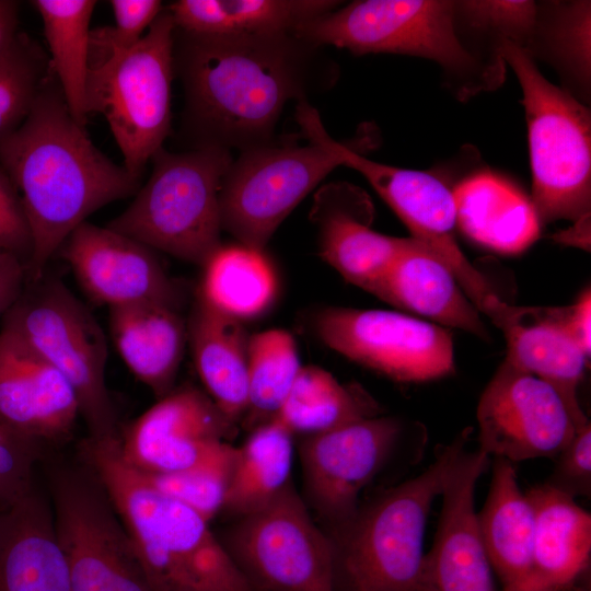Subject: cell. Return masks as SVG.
Returning a JSON list of instances; mask_svg holds the SVG:
<instances>
[{"label":"cell","instance_id":"6da1fadb","mask_svg":"<svg viewBox=\"0 0 591 591\" xmlns=\"http://www.w3.org/2000/svg\"><path fill=\"white\" fill-rule=\"evenodd\" d=\"M320 48L293 34L215 36L175 27L174 74L185 101L179 136L188 150L270 143L286 104L331 83L332 65Z\"/></svg>","mask_w":591,"mask_h":591},{"label":"cell","instance_id":"7a4b0ae2","mask_svg":"<svg viewBox=\"0 0 591 591\" xmlns=\"http://www.w3.org/2000/svg\"><path fill=\"white\" fill-rule=\"evenodd\" d=\"M0 167L21 193L31 231L27 283L46 274L51 257L90 215L141 185L93 144L51 70L26 119L0 140Z\"/></svg>","mask_w":591,"mask_h":591},{"label":"cell","instance_id":"3957f363","mask_svg":"<svg viewBox=\"0 0 591 591\" xmlns=\"http://www.w3.org/2000/svg\"><path fill=\"white\" fill-rule=\"evenodd\" d=\"M83 454L130 540L150 591H255L209 521L158 491L124 460L118 434L90 437Z\"/></svg>","mask_w":591,"mask_h":591},{"label":"cell","instance_id":"277c9868","mask_svg":"<svg viewBox=\"0 0 591 591\" xmlns=\"http://www.w3.org/2000/svg\"><path fill=\"white\" fill-rule=\"evenodd\" d=\"M468 439L465 429L440 445L422 473L359 507L329 535L338 591H436L424 548L427 519Z\"/></svg>","mask_w":591,"mask_h":591},{"label":"cell","instance_id":"5b68a950","mask_svg":"<svg viewBox=\"0 0 591 591\" xmlns=\"http://www.w3.org/2000/svg\"><path fill=\"white\" fill-rule=\"evenodd\" d=\"M456 1L359 0L300 24L293 35L356 55L396 54L438 63L464 97L500 84L503 66L482 60L464 38Z\"/></svg>","mask_w":591,"mask_h":591},{"label":"cell","instance_id":"8992f818","mask_svg":"<svg viewBox=\"0 0 591 591\" xmlns=\"http://www.w3.org/2000/svg\"><path fill=\"white\" fill-rule=\"evenodd\" d=\"M232 160L223 149L160 148L146 184L106 227L154 252L202 266L222 244L219 196Z\"/></svg>","mask_w":591,"mask_h":591},{"label":"cell","instance_id":"52a82bcc","mask_svg":"<svg viewBox=\"0 0 591 591\" xmlns=\"http://www.w3.org/2000/svg\"><path fill=\"white\" fill-rule=\"evenodd\" d=\"M498 56L514 72L528 128L532 201L541 222H578L591 210V116L577 97L551 83L519 45L502 40Z\"/></svg>","mask_w":591,"mask_h":591},{"label":"cell","instance_id":"ba28073f","mask_svg":"<svg viewBox=\"0 0 591 591\" xmlns=\"http://www.w3.org/2000/svg\"><path fill=\"white\" fill-rule=\"evenodd\" d=\"M296 120L308 142L329 151L339 166L361 174L410 231L453 273L480 312L501 328L512 305L503 301L457 243L453 185L438 173L403 169L370 160L326 131L317 111L299 101Z\"/></svg>","mask_w":591,"mask_h":591},{"label":"cell","instance_id":"9c48e42d","mask_svg":"<svg viewBox=\"0 0 591 591\" xmlns=\"http://www.w3.org/2000/svg\"><path fill=\"white\" fill-rule=\"evenodd\" d=\"M8 332L55 368L73 389L91 438L117 436L106 386L107 343L88 308L57 277L26 283L2 317Z\"/></svg>","mask_w":591,"mask_h":591},{"label":"cell","instance_id":"30bf717a","mask_svg":"<svg viewBox=\"0 0 591 591\" xmlns=\"http://www.w3.org/2000/svg\"><path fill=\"white\" fill-rule=\"evenodd\" d=\"M174 30L163 9L132 48L89 66L86 112L105 117L124 167L140 178L171 131Z\"/></svg>","mask_w":591,"mask_h":591},{"label":"cell","instance_id":"8fae6325","mask_svg":"<svg viewBox=\"0 0 591 591\" xmlns=\"http://www.w3.org/2000/svg\"><path fill=\"white\" fill-rule=\"evenodd\" d=\"M221 541L255 591H338L334 543L292 483Z\"/></svg>","mask_w":591,"mask_h":591},{"label":"cell","instance_id":"7c38bea8","mask_svg":"<svg viewBox=\"0 0 591 591\" xmlns=\"http://www.w3.org/2000/svg\"><path fill=\"white\" fill-rule=\"evenodd\" d=\"M337 159L308 142L268 143L241 151L220 188L222 230L264 250L282 221L334 169Z\"/></svg>","mask_w":591,"mask_h":591},{"label":"cell","instance_id":"4fadbf2b","mask_svg":"<svg viewBox=\"0 0 591 591\" xmlns=\"http://www.w3.org/2000/svg\"><path fill=\"white\" fill-rule=\"evenodd\" d=\"M317 337L332 350L402 383H421L454 372L448 328L389 310L329 306L314 318Z\"/></svg>","mask_w":591,"mask_h":591},{"label":"cell","instance_id":"5bb4252c","mask_svg":"<svg viewBox=\"0 0 591 591\" xmlns=\"http://www.w3.org/2000/svg\"><path fill=\"white\" fill-rule=\"evenodd\" d=\"M476 416L478 450L511 463L556 459L581 428L555 387L506 359L482 393Z\"/></svg>","mask_w":591,"mask_h":591},{"label":"cell","instance_id":"9a60e30c","mask_svg":"<svg viewBox=\"0 0 591 591\" xmlns=\"http://www.w3.org/2000/svg\"><path fill=\"white\" fill-rule=\"evenodd\" d=\"M404 432L394 417L375 416L305 437L300 460L312 508L328 525V535L359 509L361 491L383 470Z\"/></svg>","mask_w":591,"mask_h":591},{"label":"cell","instance_id":"2e32d148","mask_svg":"<svg viewBox=\"0 0 591 591\" xmlns=\"http://www.w3.org/2000/svg\"><path fill=\"white\" fill-rule=\"evenodd\" d=\"M235 424L193 387L172 391L120 437L124 460L141 473H178L217 464L235 452Z\"/></svg>","mask_w":591,"mask_h":591},{"label":"cell","instance_id":"e0dca14e","mask_svg":"<svg viewBox=\"0 0 591 591\" xmlns=\"http://www.w3.org/2000/svg\"><path fill=\"white\" fill-rule=\"evenodd\" d=\"M86 296L109 310L158 302L178 308L179 291L144 244L88 221L78 225L60 250Z\"/></svg>","mask_w":591,"mask_h":591},{"label":"cell","instance_id":"ac0fdd59","mask_svg":"<svg viewBox=\"0 0 591 591\" xmlns=\"http://www.w3.org/2000/svg\"><path fill=\"white\" fill-rule=\"evenodd\" d=\"M53 501L70 591H118L117 553L126 531L102 487L66 475L56 482Z\"/></svg>","mask_w":591,"mask_h":591},{"label":"cell","instance_id":"d6986e66","mask_svg":"<svg viewBox=\"0 0 591 591\" xmlns=\"http://www.w3.org/2000/svg\"><path fill=\"white\" fill-rule=\"evenodd\" d=\"M311 216L320 229L323 259L345 280L373 296L412 241L410 236H390L372 230L369 197L348 183L323 186Z\"/></svg>","mask_w":591,"mask_h":591},{"label":"cell","instance_id":"ffe728a7","mask_svg":"<svg viewBox=\"0 0 591 591\" xmlns=\"http://www.w3.org/2000/svg\"><path fill=\"white\" fill-rule=\"evenodd\" d=\"M488 467V455L466 449L445 483L433 545L427 553L436 591H498L475 510L476 484Z\"/></svg>","mask_w":591,"mask_h":591},{"label":"cell","instance_id":"44dd1931","mask_svg":"<svg viewBox=\"0 0 591 591\" xmlns=\"http://www.w3.org/2000/svg\"><path fill=\"white\" fill-rule=\"evenodd\" d=\"M78 417L79 402L68 381L0 328V419L38 444L68 436Z\"/></svg>","mask_w":591,"mask_h":591},{"label":"cell","instance_id":"7402d4cb","mask_svg":"<svg viewBox=\"0 0 591 591\" xmlns=\"http://www.w3.org/2000/svg\"><path fill=\"white\" fill-rule=\"evenodd\" d=\"M479 533L502 591H554L537 570L533 545V512L518 483L513 463L495 457Z\"/></svg>","mask_w":591,"mask_h":591},{"label":"cell","instance_id":"603a6c76","mask_svg":"<svg viewBox=\"0 0 591 591\" xmlns=\"http://www.w3.org/2000/svg\"><path fill=\"white\" fill-rule=\"evenodd\" d=\"M567 306H515L501 327L506 360L557 390L577 424L589 419L578 399V387L589 357L566 324Z\"/></svg>","mask_w":591,"mask_h":591},{"label":"cell","instance_id":"cb8c5ba5","mask_svg":"<svg viewBox=\"0 0 591 591\" xmlns=\"http://www.w3.org/2000/svg\"><path fill=\"white\" fill-rule=\"evenodd\" d=\"M456 225L474 243L503 255L533 245L542 222L531 197L506 176L479 170L453 185Z\"/></svg>","mask_w":591,"mask_h":591},{"label":"cell","instance_id":"d4e9b609","mask_svg":"<svg viewBox=\"0 0 591 591\" xmlns=\"http://www.w3.org/2000/svg\"><path fill=\"white\" fill-rule=\"evenodd\" d=\"M0 591H70L53 508L33 489L0 513Z\"/></svg>","mask_w":591,"mask_h":591},{"label":"cell","instance_id":"484cf974","mask_svg":"<svg viewBox=\"0 0 591 591\" xmlns=\"http://www.w3.org/2000/svg\"><path fill=\"white\" fill-rule=\"evenodd\" d=\"M375 297L442 327L489 338L480 312L453 273L414 237L393 263Z\"/></svg>","mask_w":591,"mask_h":591},{"label":"cell","instance_id":"4316f807","mask_svg":"<svg viewBox=\"0 0 591 591\" xmlns=\"http://www.w3.org/2000/svg\"><path fill=\"white\" fill-rule=\"evenodd\" d=\"M109 333L129 371L158 397L173 391L187 325L178 308L146 302L109 310Z\"/></svg>","mask_w":591,"mask_h":591},{"label":"cell","instance_id":"83f0119b","mask_svg":"<svg viewBox=\"0 0 591 591\" xmlns=\"http://www.w3.org/2000/svg\"><path fill=\"white\" fill-rule=\"evenodd\" d=\"M533 512V545L540 576L554 591H587L591 514L576 499L544 483L525 493Z\"/></svg>","mask_w":591,"mask_h":591},{"label":"cell","instance_id":"f1b7e54d","mask_svg":"<svg viewBox=\"0 0 591 591\" xmlns=\"http://www.w3.org/2000/svg\"><path fill=\"white\" fill-rule=\"evenodd\" d=\"M187 339L207 395L235 424L243 418L248 402L250 337L242 322L197 299L187 325Z\"/></svg>","mask_w":591,"mask_h":591},{"label":"cell","instance_id":"f546056e","mask_svg":"<svg viewBox=\"0 0 591 591\" xmlns=\"http://www.w3.org/2000/svg\"><path fill=\"white\" fill-rule=\"evenodd\" d=\"M331 0H178L166 9L175 27L215 36L293 34L297 27L338 8Z\"/></svg>","mask_w":591,"mask_h":591},{"label":"cell","instance_id":"4dcf8cb0","mask_svg":"<svg viewBox=\"0 0 591 591\" xmlns=\"http://www.w3.org/2000/svg\"><path fill=\"white\" fill-rule=\"evenodd\" d=\"M197 299L240 322L264 313L277 294V277L264 250L221 244L204 263Z\"/></svg>","mask_w":591,"mask_h":591},{"label":"cell","instance_id":"1f68e13d","mask_svg":"<svg viewBox=\"0 0 591 591\" xmlns=\"http://www.w3.org/2000/svg\"><path fill=\"white\" fill-rule=\"evenodd\" d=\"M380 414L378 402L360 384H343L323 368L302 366L271 419L292 436L309 437Z\"/></svg>","mask_w":591,"mask_h":591},{"label":"cell","instance_id":"d6a6232c","mask_svg":"<svg viewBox=\"0 0 591 591\" xmlns=\"http://www.w3.org/2000/svg\"><path fill=\"white\" fill-rule=\"evenodd\" d=\"M292 437L276 419L252 429L235 449L222 511L236 518L254 512L292 483Z\"/></svg>","mask_w":591,"mask_h":591},{"label":"cell","instance_id":"836d02e7","mask_svg":"<svg viewBox=\"0 0 591 591\" xmlns=\"http://www.w3.org/2000/svg\"><path fill=\"white\" fill-rule=\"evenodd\" d=\"M43 21L50 54L49 68L59 83L74 120L86 124V81L90 57V21L94 0H33Z\"/></svg>","mask_w":591,"mask_h":591},{"label":"cell","instance_id":"e575fe53","mask_svg":"<svg viewBox=\"0 0 591 591\" xmlns=\"http://www.w3.org/2000/svg\"><path fill=\"white\" fill-rule=\"evenodd\" d=\"M589 1L538 4V14L525 49L556 67L584 95L590 86Z\"/></svg>","mask_w":591,"mask_h":591},{"label":"cell","instance_id":"d590c367","mask_svg":"<svg viewBox=\"0 0 591 591\" xmlns=\"http://www.w3.org/2000/svg\"><path fill=\"white\" fill-rule=\"evenodd\" d=\"M301 367L296 341L287 331L271 328L250 336L248 402L243 416L248 427L276 415Z\"/></svg>","mask_w":591,"mask_h":591},{"label":"cell","instance_id":"8d00e7d4","mask_svg":"<svg viewBox=\"0 0 591 591\" xmlns=\"http://www.w3.org/2000/svg\"><path fill=\"white\" fill-rule=\"evenodd\" d=\"M49 71L40 45L19 31L0 54V140L26 119Z\"/></svg>","mask_w":591,"mask_h":591},{"label":"cell","instance_id":"74e56055","mask_svg":"<svg viewBox=\"0 0 591 591\" xmlns=\"http://www.w3.org/2000/svg\"><path fill=\"white\" fill-rule=\"evenodd\" d=\"M234 456L235 452L217 464L178 473L137 471L158 491L189 507L210 522L222 511Z\"/></svg>","mask_w":591,"mask_h":591},{"label":"cell","instance_id":"f35d334b","mask_svg":"<svg viewBox=\"0 0 591 591\" xmlns=\"http://www.w3.org/2000/svg\"><path fill=\"white\" fill-rule=\"evenodd\" d=\"M456 7L466 31L490 34L495 50L502 40L525 48L538 14L534 1H456Z\"/></svg>","mask_w":591,"mask_h":591},{"label":"cell","instance_id":"ab89813d","mask_svg":"<svg viewBox=\"0 0 591 591\" xmlns=\"http://www.w3.org/2000/svg\"><path fill=\"white\" fill-rule=\"evenodd\" d=\"M115 23L91 30L89 66L132 48L163 10L159 0H111Z\"/></svg>","mask_w":591,"mask_h":591},{"label":"cell","instance_id":"60d3db41","mask_svg":"<svg viewBox=\"0 0 591 591\" xmlns=\"http://www.w3.org/2000/svg\"><path fill=\"white\" fill-rule=\"evenodd\" d=\"M37 444L23 438L0 419V511L32 489Z\"/></svg>","mask_w":591,"mask_h":591},{"label":"cell","instance_id":"b9f144b4","mask_svg":"<svg viewBox=\"0 0 591 591\" xmlns=\"http://www.w3.org/2000/svg\"><path fill=\"white\" fill-rule=\"evenodd\" d=\"M572 497L591 496V426L579 428L569 444L556 456L554 470L545 482Z\"/></svg>","mask_w":591,"mask_h":591},{"label":"cell","instance_id":"7bdbcfd3","mask_svg":"<svg viewBox=\"0 0 591 591\" xmlns=\"http://www.w3.org/2000/svg\"><path fill=\"white\" fill-rule=\"evenodd\" d=\"M0 251L14 254L25 265L32 253V236L20 195L0 167Z\"/></svg>","mask_w":591,"mask_h":591},{"label":"cell","instance_id":"ee69618b","mask_svg":"<svg viewBox=\"0 0 591 591\" xmlns=\"http://www.w3.org/2000/svg\"><path fill=\"white\" fill-rule=\"evenodd\" d=\"M27 283L25 263L14 254L0 251V317L14 305Z\"/></svg>","mask_w":591,"mask_h":591},{"label":"cell","instance_id":"f6af8a7d","mask_svg":"<svg viewBox=\"0 0 591 591\" xmlns=\"http://www.w3.org/2000/svg\"><path fill=\"white\" fill-rule=\"evenodd\" d=\"M567 327L580 348L590 358L591 352V292L586 288L573 302L567 306Z\"/></svg>","mask_w":591,"mask_h":591},{"label":"cell","instance_id":"bcb514c9","mask_svg":"<svg viewBox=\"0 0 591 591\" xmlns=\"http://www.w3.org/2000/svg\"><path fill=\"white\" fill-rule=\"evenodd\" d=\"M19 21V2L0 0V54L16 35Z\"/></svg>","mask_w":591,"mask_h":591},{"label":"cell","instance_id":"7dc6e473","mask_svg":"<svg viewBox=\"0 0 591 591\" xmlns=\"http://www.w3.org/2000/svg\"><path fill=\"white\" fill-rule=\"evenodd\" d=\"M558 242L576 244L583 250H589L590 243V218L575 222L571 228L555 235Z\"/></svg>","mask_w":591,"mask_h":591}]
</instances>
